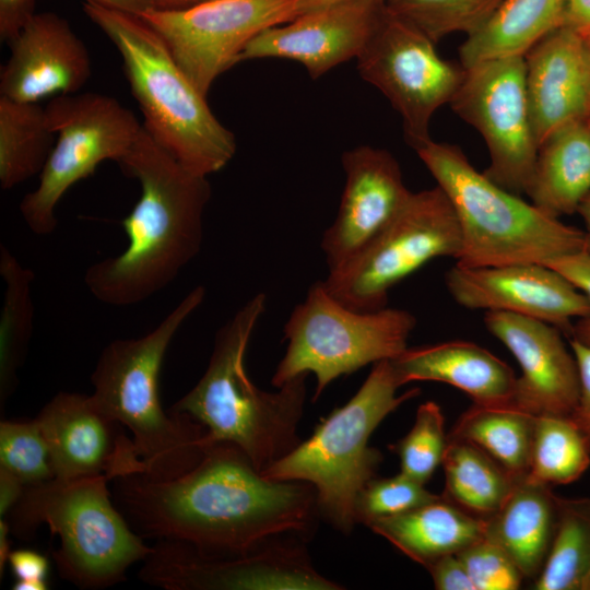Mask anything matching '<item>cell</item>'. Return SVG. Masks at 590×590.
I'll list each match as a JSON object with an SVG mask.
<instances>
[{
	"label": "cell",
	"mask_w": 590,
	"mask_h": 590,
	"mask_svg": "<svg viewBox=\"0 0 590 590\" xmlns=\"http://www.w3.org/2000/svg\"><path fill=\"white\" fill-rule=\"evenodd\" d=\"M113 482L114 502L138 534L210 555H243L305 532L318 511L312 485L269 479L227 442L206 445L200 462L179 476L135 473Z\"/></svg>",
	"instance_id": "cell-1"
},
{
	"label": "cell",
	"mask_w": 590,
	"mask_h": 590,
	"mask_svg": "<svg viewBox=\"0 0 590 590\" xmlns=\"http://www.w3.org/2000/svg\"><path fill=\"white\" fill-rule=\"evenodd\" d=\"M117 163L141 187L138 202L121 221L128 246L88 267L84 283L97 300L125 307L165 288L199 253L211 186L205 176L185 168L143 126Z\"/></svg>",
	"instance_id": "cell-2"
},
{
	"label": "cell",
	"mask_w": 590,
	"mask_h": 590,
	"mask_svg": "<svg viewBox=\"0 0 590 590\" xmlns=\"http://www.w3.org/2000/svg\"><path fill=\"white\" fill-rule=\"evenodd\" d=\"M266 300V294H256L219 329L203 376L172 408L203 425L206 445L236 446L260 472L300 444L297 426L308 376L300 375L274 392L259 389L249 378L245 355Z\"/></svg>",
	"instance_id": "cell-3"
},
{
	"label": "cell",
	"mask_w": 590,
	"mask_h": 590,
	"mask_svg": "<svg viewBox=\"0 0 590 590\" xmlns=\"http://www.w3.org/2000/svg\"><path fill=\"white\" fill-rule=\"evenodd\" d=\"M205 288L196 286L150 332L111 341L91 375L96 405L131 433L145 474L173 479L200 462L206 429L190 415L162 408L160 374L176 332L202 304Z\"/></svg>",
	"instance_id": "cell-4"
},
{
	"label": "cell",
	"mask_w": 590,
	"mask_h": 590,
	"mask_svg": "<svg viewBox=\"0 0 590 590\" xmlns=\"http://www.w3.org/2000/svg\"><path fill=\"white\" fill-rule=\"evenodd\" d=\"M83 10L119 51L148 133L193 174L208 177L224 168L235 155V137L161 36L138 14L87 1Z\"/></svg>",
	"instance_id": "cell-5"
},
{
	"label": "cell",
	"mask_w": 590,
	"mask_h": 590,
	"mask_svg": "<svg viewBox=\"0 0 590 590\" xmlns=\"http://www.w3.org/2000/svg\"><path fill=\"white\" fill-rule=\"evenodd\" d=\"M414 150L456 212L461 231L456 264L545 263L585 250L583 231L497 185L460 148L429 139Z\"/></svg>",
	"instance_id": "cell-6"
},
{
	"label": "cell",
	"mask_w": 590,
	"mask_h": 590,
	"mask_svg": "<svg viewBox=\"0 0 590 590\" xmlns=\"http://www.w3.org/2000/svg\"><path fill=\"white\" fill-rule=\"evenodd\" d=\"M105 475L54 479L25 488L5 518L11 533L30 540L42 524L60 539L52 558L60 576L83 589L114 586L144 560L152 546L129 524L110 498Z\"/></svg>",
	"instance_id": "cell-7"
},
{
	"label": "cell",
	"mask_w": 590,
	"mask_h": 590,
	"mask_svg": "<svg viewBox=\"0 0 590 590\" xmlns=\"http://www.w3.org/2000/svg\"><path fill=\"white\" fill-rule=\"evenodd\" d=\"M401 387L390 359L374 364L357 392L333 410L288 455L262 472L278 481L306 482L317 494L318 511L338 530L349 533L355 521V503L376 476L382 455L368 440L382 420L403 402L420 394Z\"/></svg>",
	"instance_id": "cell-8"
},
{
	"label": "cell",
	"mask_w": 590,
	"mask_h": 590,
	"mask_svg": "<svg viewBox=\"0 0 590 590\" xmlns=\"http://www.w3.org/2000/svg\"><path fill=\"white\" fill-rule=\"evenodd\" d=\"M416 318L404 309L385 307L375 311L351 309L324 288L312 284L284 326L286 352L276 366L272 385L312 373L314 400L334 379L368 364L393 359L408 347Z\"/></svg>",
	"instance_id": "cell-9"
},
{
	"label": "cell",
	"mask_w": 590,
	"mask_h": 590,
	"mask_svg": "<svg viewBox=\"0 0 590 590\" xmlns=\"http://www.w3.org/2000/svg\"><path fill=\"white\" fill-rule=\"evenodd\" d=\"M460 250L459 222L441 188L411 191L384 229L321 282L344 306L375 311L386 307L389 291L402 280L434 259L456 260Z\"/></svg>",
	"instance_id": "cell-10"
},
{
	"label": "cell",
	"mask_w": 590,
	"mask_h": 590,
	"mask_svg": "<svg viewBox=\"0 0 590 590\" xmlns=\"http://www.w3.org/2000/svg\"><path fill=\"white\" fill-rule=\"evenodd\" d=\"M45 114L57 140L37 187L20 202L21 215L36 235L51 234L62 196L102 162H118L142 129L131 110L99 93L57 95L46 105Z\"/></svg>",
	"instance_id": "cell-11"
},
{
	"label": "cell",
	"mask_w": 590,
	"mask_h": 590,
	"mask_svg": "<svg viewBox=\"0 0 590 590\" xmlns=\"http://www.w3.org/2000/svg\"><path fill=\"white\" fill-rule=\"evenodd\" d=\"M433 42L385 4L379 23L357 59L361 76L376 86L402 118L413 149L430 139L433 115L449 104L463 67L442 59Z\"/></svg>",
	"instance_id": "cell-12"
},
{
	"label": "cell",
	"mask_w": 590,
	"mask_h": 590,
	"mask_svg": "<svg viewBox=\"0 0 590 590\" xmlns=\"http://www.w3.org/2000/svg\"><path fill=\"white\" fill-rule=\"evenodd\" d=\"M463 69L449 104L485 141L489 165L483 173L514 193H527L539 146L529 113L524 57L493 59Z\"/></svg>",
	"instance_id": "cell-13"
},
{
	"label": "cell",
	"mask_w": 590,
	"mask_h": 590,
	"mask_svg": "<svg viewBox=\"0 0 590 590\" xmlns=\"http://www.w3.org/2000/svg\"><path fill=\"white\" fill-rule=\"evenodd\" d=\"M297 15L298 0H206L185 9L152 8L140 14L205 97L215 79L239 62L256 35Z\"/></svg>",
	"instance_id": "cell-14"
},
{
	"label": "cell",
	"mask_w": 590,
	"mask_h": 590,
	"mask_svg": "<svg viewBox=\"0 0 590 590\" xmlns=\"http://www.w3.org/2000/svg\"><path fill=\"white\" fill-rule=\"evenodd\" d=\"M143 562L140 579L167 590L342 589L318 574L303 550L290 545L219 556L181 541L157 540Z\"/></svg>",
	"instance_id": "cell-15"
},
{
	"label": "cell",
	"mask_w": 590,
	"mask_h": 590,
	"mask_svg": "<svg viewBox=\"0 0 590 590\" xmlns=\"http://www.w3.org/2000/svg\"><path fill=\"white\" fill-rule=\"evenodd\" d=\"M445 283L453 300L464 308L535 318L558 328L567 338L576 320L590 317L587 295L544 263L455 264Z\"/></svg>",
	"instance_id": "cell-16"
},
{
	"label": "cell",
	"mask_w": 590,
	"mask_h": 590,
	"mask_svg": "<svg viewBox=\"0 0 590 590\" xmlns=\"http://www.w3.org/2000/svg\"><path fill=\"white\" fill-rule=\"evenodd\" d=\"M36 420L48 442L57 480L105 475L113 481L145 473L132 438L96 405L92 396L59 392Z\"/></svg>",
	"instance_id": "cell-17"
},
{
	"label": "cell",
	"mask_w": 590,
	"mask_h": 590,
	"mask_svg": "<svg viewBox=\"0 0 590 590\" xmlns=\"http://www.w3.org/2000/svg\"><path fill=\"white\" fill-rule=\"evenodd\" d=\"M484 323L517 359L512 405L539 415H570L580 379L575 354L564 333L545 321L505 311H486Z\"/></svg>",
	"instance_id": "cell-18"
},
{
	"label": "cell",
	"mask_w": 590,
	"mask_h": 590,
	"mask_svg": "<svg viewBox=\"0 0 590 590\" xmlns=\"http://www.w3.org/2000/svg\"><path fill=\"white\" fill-rule=\"evenodd\" d=\"M385 2L350 0L322 7L263 30L244 48L239 62L284 58L300 62L312 79L357 58L375 32Z\"/></svg>",
	"instance_id": "cell-19"
},
{
	"label": "cell",
	"mask_w": 590,
	"mask_h": 590,
	"mask_svg": "<svg viewBox=\"0 0 590 590\" xmlns=\"http://www.w3.org/2000/svg\"><path fill=\"white\" fill-rule=\"evenodd\" d=\"M345 186L335 220L323 233L328 271L356 257L393 219L410 194L398 161L386 150L361 145L342 156Z\"/></svg>",
	"instance_id": "cell-20"
},
{
	"label": "cell",
	"mask_w": 590,
	"mask_h": 590,
	"mask_svg": "<svg viewBox=\"0 0 590 590\" xmlns=\"http://www.w3.org/2000/svg\"><path fill=\"white\" fill-rule=\"evenodd\" d=\"M9 45L0 72L2 96L38 103L49 95L75 94L91 76L84 43L56 13H35Z\"/></svg>",
	"instance_id": "cell-21"
},
{
	"label": "cell",
	"mask_w": 590,
	"mask_h": 590,
	"mask_svg": "<svg viewBox=\"0 0 590 590\" xmlns=\"http://www.w3.org/2000/svg\"><path fill=\"white\" fill-rule=\"evenodd\" d=\"M526 88L538 146L556 129L583 118L587 62L582 35L559 26L524 56Z\"/></svg>",
	"instance_id": "cell-22"
},
{
	"label": "cell",
	"mask_w": 590,
	"mask_h": 590,
	"mask_svg": "<svg viewBox=\"0 0 590 590\" xmlns=\"http://www.w3.org/2000/svg\"><path fill=\"white\" fill-rule=\"evenodd\" d=\"M390 361L401 386L438 381L463 391L477 405H512L517 378L514 370L473 342L455 340L406 347Z\"/></svg>",
	"instance_id": "cell-23"
},
{
	"label": "cell",
	"mask_w": 590,
	"mask_h": 590,
	"mask_svg": "<svg viewBox=\"0 0 590 590\" xmlns=\"http://www.w3.org/2000/svg\"><path fill=\"white\" fill-rule=\"evenodd\" d=\"M558 510L551 486L523 477L500 508L485 518L484 536L498 545L524 579H535L547 557Z\"/></svg>",
	"instance_id": "cell-24"
},
{
	"label": "cell",
	"mask_w": 590,
	"mask_h": 590,
	"mask_svg": "<svg viewBox=\"0 0 590 590\" xmlns=\"http://www.w3.org/2000/svg\"><path fill=\"white\" fill-rule=\"evenodd\" d=\"M367 527L426 567L484 538L485 518L465 511L440 495L405 512L377 519Z\"/></svg>",
	"instance_id": "cell-25"
},
{
	"label": "cell",
	"mask_w": 590,
	"mask_h": 590,
	"mask_svg": "<svg viewBox=\"0 0 590 590\" xmlns=\"http://www.w3.org/2000/svg\"><path fill=\"white\" fill-rule=\"evenodd\" d=\"M590 192V123L575 119L552 132L538 149L527 194L550 216L577 212Z\"/></svg>",
	"instance_id": "cell-26"
},
{
	"label": "cell",
	"mask_w": 590,
	"mask_h": 590,
	"mask_svg": "<svg viewBox=\"0 0 590 590\" xmlns=\"http://www.w3.org/2000/svg\"><path fill=\"white\" fill-rule=\"evenodd\" d=\"M564 10L565 0H505L479 30L467 36L459 48L461 66L524 57L563 25Z\"/></svg>",
	"instance_id": "cell-27"
},
{
	"label": "cell",
	"mask_w": 590,
	"mask_h": 590,
	"mask_svg": "<svg viewBox=\"0 0 590 590\" xmlns=\"http://www.w3.org/2000/svg\"><path fill=\"white\" fill-rule=\"evenodd\" d=\"M535 417L514 405L473 403L458 418L448 438L475 445L518 481L529 471Z\"/></svg>",
	"instance_id": "cell-28"
},
{
	"label": "cell",
	"mask_w": 590,
	"mask_h": 590,
	"mask_svg": "<svg viewBox=\"0 0 590 590\" xmlns=\"http://www.w3.org/2000/svg\"><path fill=\"white\" fill-rule=\"evenodd\" d=\"M441 465V496L481 518L496 512L517 482L486 452L464 440L448 438Z\"/></svg>",
	"instance_id": "cell-29"
},
{
	"label": "cell",
	"mask_w": 590,
	"mask_h": 590,
	"mask_svg": "<svg viewBox=\"0 0 590 590\" xmlns=\"http://www.w3.org/2000/svg\"><path fill=\"white\" fill-rule=\"evenodd\" d=\"M55 133L38 103L0 95V186L9 190L40 174Z\"/></svg>",
	"instance_id": "cell-30"
},
{
	"label": "cell",
	"mask_w": 590,
	"mask_h": 590,
	"mask_svg": "<svg viewBox=\"0 0 590 590\" xmlns=\"http://www.w3.org/2000/svg\"><path fill=\"white\" fill-rule=\"evenodd\" d=\"M535 590H590V497H560L556 527Z\"/></svg>",
	"instance_id": "cell-31"
},
{
	"label": "cell",
	"mask_w": 590,
	"mask_h": 590,
	"mask_svg": "<svg viewBox=\"0 0 590 590\" xmlns=\"http://www.w3.org/2000/svg\"><path fill=\"white\" fill-rule=\"evenodd\" d=\"M0 274L5 285L0 318V403L3 406L17 385V370L32 337L34 273L1 244Z\"/></svg>",
	"instance_id": "cell-32"
},
{
	"label": "cell",
	"mask_w": 590,
	"mask_h": 590,
	"mask_svg": "<svg viewBox=\"0 0 590 590\" xmlns=\"http://www.w3.org/2000/svg\"><path fill=\"white\" fill-rule=\"evenodd\" d=\"M590 467V445L570 415H539L527 479L544 485L577 481Z\"/></svg>",
	"instance_id": "cell-33"
},
{
	"label": "cell",
	"mask_w": 590,
	"mask_h": 590,
	"mask_svg": "<svg viewBox=\"0 0 590 590\" xmlns=\"http://www.w3.org/2000/svg\"><path fill=\"white\" fill-rule=\"evenodd\" d=\"M505 0H387L386 7L414 24L433 42L479 30Z\"/></svg>",
	"instance_id": "cell-34"
},
{
	"label": "cell",
	"mask_w": 590,
	"mask_h": 590,
	"mask_svg": "<svg viewBox=\"0 0 590 590\" xmlns=\"http://www.w3.org/2000/svg\"><path fill=\"white\" fill-rule=\"evenodd\" d=\"M447 445L442 412L427 401L418 406L411 430L389 449L399 457L401 473L426 484L441 465Z\"/></svg>",
	"instance_id": "cell-35"
},
{
	"label": "cell",
	"mask_w": 590,
	"mask_h": 590,
	"mask_svg": "<svg viewBox=\"0 0 590 590\" xmlns=\"http://www.w3.org/2000/svg\"><path fill=\"white\" fill-rule=\"evenodd\" d=\"M0 469L26 487L55 479L50 449L36 418L0 423Z\"/></svg>",
	"instance_id": "cell-36"
},
{
	"label": "cell",
	"mask_w": 590,
	"mask_h": 590,
	"mask_svg": "<svg viewBox=\"0 0 590 590\" xmlns=\"http://www.w3.org/2000/svg\"><path fill=\"white\" fill-rule=\"evenodd\" d=\"M439 496L427 491L425 484L401 472L391 477L375 476L357 496L355 521L368 526L377 519L405 512Z\"/></svg>",
	"instance_id": "cell-37"
},
{
	"label": "cell",
	"mask_w": 590,
	"mask_h": 590,
	"mask_svg": "<svg viewBox=\"0 0 590 590\" xmlns=\"http://www.w3.org/2000/svg\"><path fill=\"white\" fill-rule=\"evenodd\" d=\"M457 555L462 560L475 590H517L524 579L511 558L485 536Z\"/></svg>",
	"instance_id": "cell-38"
},
{
	"label": "cell",
	"mask_w": 590,
	"mask_h": 590,
	"mask_svg": "<svg viewBox=\"0 0 590 590\" xmlns=\"http://www.w3.org/2000/svg\"><path fill=\"white\" fill-rule=\"evenodd\" d=\"M547 267L556 270L568 279L590 299V253L586 250L567 255L545 262ZM568 339L590 347V317L574 322Z\"/></svg>",
	"instance_id": "cell-39"
},
{
	"label": "cell",
	"mask_w": 590,
	"mask_h": 590,
	"mask_svg": "<svg viewBox=\"0 0 590 590\" xmlns=\"http://www.w3.org/2000/svg\"><path fill=\"white\" fill-rule=\"evenodd\" d=\"M8 563L16 581L15 590H46V577L49 569L48 558L33 550L11 551Z\"/></svg>",
	"instance_id": "cell-40"
},
{
	"label": "cell",
	"mask_w": 590,
	"mask_h": 590,
	"mask_svg": "<svg viewBox=\"0 0 590 590\" xmlns=\"http://www.w3.org/2000/svg\"><path fill=\"white\" fill-rule=\"evenodd\" d=\"M579 368L580 390L570 417L578 425L590 445V347L568 339Z\"/></svg>",
	"instance_id": "cell-41"
},
{
	"label": "cell",
	"mask_w": 590,
	"mask_h": 590,
	"mask_svg": "<svg viewBox=\"0 0 590 590\" xmlns=\"http://www.w3.org/2000/svg\"><path fill=\"white\" fill-rule=\"evenodd\" d=\"M438 590H475L474 585L457 554L445 555L425 567Z\"/></svg>",
	"instance_id": "cell-42"
},
{
	"label": "cell",
	"mask_w": 590,
	"mask_h": 590,
	"mask_svg": "<svg viewBox=\"0 0 590 590\" xmlns=\"http://www.w3.org/2000/svg\"><path fill=\"white\" fill-rule=\"evenodd\" d=\"M35 0H0V38L11 43L35 14Z\"/></svg>",
	"instance_id": "cell-43"
},
{
	"label": "cell",
	"mask_w": 590,
	"mask_h": 590,
	"mask_svg": "<svg viewBox=\"0 0 590 590\" xmlns=\"http://www.w3.org/2000/svg\"><path fill=\"white\" fill-rule=\"evenodd\" d=\"M26 486L10 472L0 469V519H5Z\"/></svg>",
	"instance_id": "cell-44"
},
{
	"label": "cell",
	"mask_w": 590,
	"mask_h": 590,
	"mask_svg": "<svg viewBox=\"0 0 590 590\" xmlns=\"http://www.w3.org/2000/svg\"><path fill=\"white\" fill-rule=\"evenodd\" d=\"M563 25L580 34L590 31V0H565Z\"/></svg>",
	"instance_id": "cell-45"
},
{
	"label": "cell",
	"mask_w": 590,
	"mask_h": 590,
	"mask_svg": "<svg viewBox=\"0 0 590 590\" xmlns=\"http://www.w3.org/2000/svg\"><path fill=\"white\" fill-rule=\"evenodd\" d=\"M87 2L98 3L104 7L127 11L134 14H142L152 9L150 0H85Z\"/></svg>",
	"instance_id": "cell-46"
},
{
	"label": "cell",
	"mask_w": 590,
	"mask_h": 590,
	"mask_svg": "<svg viewBox=\"0 0 590 590\" xmlns=\"http://www.w3.org/2000/svg\"><path fill=\"white\" fill-rule=\"evenodd\" d=\"M9 533H11L10 523L7 519H0V576H2L5 563L11 552Z\"/></svg>",
	"instance_id": "cell-47"
},
{
	"label": "cell",
	"mask_w": 590,
	"mask_h": 590,
	"mask_svg": "<svg viewBox=\"0 0 590 590\" xmlns=\"http://www.w3.org/2000/svg\"><path fill=\"white\" fill-rule=\"evenodd\" d=\"M576 213L585 224V250L590 253V192L582 199Z\"/></svg>",
	"instance_id": "cell-48"
},
{
	"label": "cell",
	"mask_w": 590,
	"mask_h": 590,
	"mask_svg": "<svg viewBox=\"0 0 590 590\" xmlns=\"http://www.w3.org/2000/svg\"><path fill=\"white\" fill-rule=\"evenodd\" d=\"M581 35H582L583 46H585L586 62H587V79H588L587 103H586V111H585L583 118L590 123V31L582 33Z\"/></svg>",
	"instance_id": "cell-49"
},
{
	"label": "cell",
	"mask_w": 590,
	"mask_h": 590,
	"mask_svg": "<svg viewBox=\"0 0 590 590\" xmlns=\"http://www.w3.org/2000/svg\"><path fill=\"white\" fill-rule=\"evenodd\" d=\"M153 8L160 10L185 9L201 2V0H150Z\"/></svg>",
	"instance_id": "cell-50"
},
{
	"label": "cell",
	"mask_w": 590,
	"mask_h": 590,
	"mask_svg": "<svg viewBox=\"0 0 590 590\" xmlns=\"http://www.w3.org/2000/svg\"><path fill=\"white\" fill-rule=\"evenodd\" d=\"M342 1H350V0H298V15L322 8V7L337 3V2H342ZM373 1L386 2L387 0H373Z\"/></svg>",
	"instance_id": "cell-51"
},
{
	"label": "cell",
	"mask_w": 590,
	"mask_h": 590,
	"mask_svg": "<svg viewBox=\"0 0 590 590\" xmlns=\"http://www.w3.org/2000/svg\"><path fill=\"white\" fill-rule=\"evenodd\" d=\"M202 1H206V0H201V2H202Z\"/></svg>",
	"instance_id": "cell-52"
}]
</instances>
